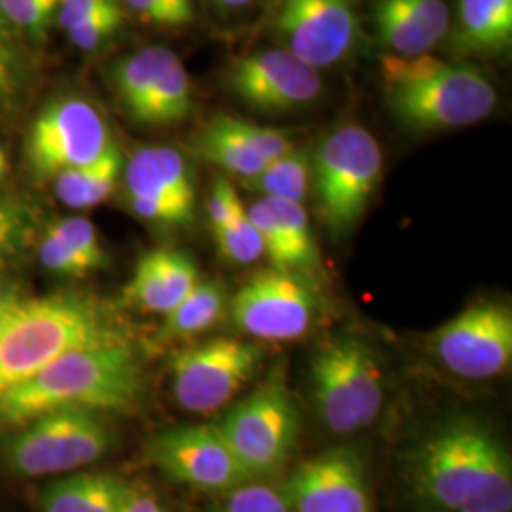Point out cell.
<instances>
[{
    "label": "cell",
    "mask_w": 512,
    "mask_h": 512,
    "mask_svg": "<svg viewBox=\"0 0 512 512\" xmlns=\"http://www.w3.org/2000/svg\"><path fill=\"white\" fill-rule=\"evenodd\" d=\"M262 359L258 344L230 336L179 349L171 359L175 399L192 414L217 412L253 380Z\"/></svg>",
    "instance_id": "ba28073f"
},
{
    "label": "cell",
    "mask_w": 512,
    "mask_h": 512,
    "mask_svg": "<svg viewBox=\"0 0 512 512\" xmlns=\"http://www.w3.org/2000/svg\"><path fill=\"white\" fill-rule=\"evenodd\" d=\"M243 183L266 200L302 203L311 184L310 152L306 148H291L287 154L266 165L262 173Z\"/></svg>",
    "instance_id": "4316f807"
},
{
    "label": "cell",
    "mask_w": 512,
    "mask_h": 512,
    "mask_svg": "<svg viewBox=\"0 0 512 512\" xmlns=\"http://www.w3.org/2000/svg\"><path fill=\"white\" fill-rule=\"evenodd\" d=\"M122 21H124V12L118 4L107 12H103L101 16L90 19V21L74 27L67 33H69V38H71V42L76 48L92 52V50H97L99 46H103L107 40H110L120 31Z\"/></svg>",
    "instance_id": "8d00e7d4"
},
{
    "label": "cell",
    "mask_w": 512,
    "mask_h": 512,
    "mask_svg": "<svg viewBox=\"0 0 512 512\" xmlns=\"http://www.w3.org/2000/svg\"><path fill=\"white\" fill-rule=\"evenodd\" d=\"M8 173V158H6V152L0 147V181L6 177Z\"/></svg>",
    "instance_id": "bcb514c9"
},
{
    "label": "cell",
    "mask_w": 512,
    "mask_h": 512,
    "mask_svg": "<svg viewBox=\"0 0 512 512\" xmlns=\"http://www.w3.org/2000/svg\"><path fill=\"white\" fill-rule=\"evenodd\" d=\"M213 234L217 239L220 253L230 262L253 264L260 256H264V245L247 215V207L239 211L238 217L232 224L213 230Z\"/></svg>",
    "instance_id": "4dcf8cb0"
},
{
    "label": "cell",
    "mask_w": 512,
    "mask_h": 512,
    "mask_svg": "<svg viewBox=\"0 0 512 512\" xmlns=\"http://www.w3.org/2000/svg\"><path fill=\"white\" fill-rule=\"evenodd\" d=\"M230 308L239 332L262 342H293L311 329L319 302L306 275L268 268L239 287Z\"/></svg>",
    "instance_id": "8fae6325"
},
{
    "label": "cell",
    "mask_w": 512,
    "mask_h": 512,
    "mask_svg": "<svg viewBox=\"0 0 512 512\" xmlns=\"http://www.w3.org/2000/svg\"><path fill=\"white\" fill-rule=\"evenodd\" d=\"M25 230V211L16 203H0V260L8 255Z\"/></svg>",
    "instance_id": "60d3db41"
},
{
    "label": "cell",
    "mask_w": 512,
    "mask_h": 512,
    "mask_svg": "<svg viewBox=\"0 0 512 512\" xmlns=\"http://www.w3.org/2000/svg\"><path fill=\"white\" fill-rule=\"evenodd\" d=\"M431 351L456 376L488 380L512 361V311L505 302L467 306L431 334Z\"/></svg>",
    "instance_id": "30bf717a"
},
{
    "label": "cell",
    "mask_w": 512,
    "mask_h": 512,
    "mask_svg": "<svg viewBox=\"0 0 512 512\" xmlns=\"http://www.w3.org/2000/svg\"><path fill=\"white\" fill-rule=\"evenodd\" d=\"M385 101L395 118L414 131L465 128L492 114V82L475 67L433 55H385Z\"/></svg>",
    "instance_id": "277c9868"
},
{
    "label": "cell",
    "mask_w": 512,
    "mask_h": 512,
    "mask_svg": "<svg viewBox=\"0 0 512 512\" xmlns=\"http://www.w3.org/2000/svg\"><path fill=\"white\" fill-rule=\"evenodd\" d=\"M143 370L126 338L67 351L0 399V423L19 427L57 408L126 412L143 397Z\"/></svg>",
    "instance_id": "6da1fadb"
},
{
    "label": "cell",
    "mask_w": 512,
    "mask_h": 512,
    "mask_svg": "<svg viewBox=\"0 0 512 512\" xmlns=\"http://www.w3.org/2000/svg\"><path fill=\"white\" fill-rule=\"evenodd\" d=\"M196 150L207 162L238 175L241 181L253 179L270 164L251 148L245 147L234 135H230L217 118H213L196 137Z\"/></svg>",
    "instance_id": "83f0119b"
},
{
    "label": "cell",
    "mask_w": 512,
    "mask_h": 512,
    "mask_svg": "<svg viewBox=\"0 0 512 512\" xmlns=\"http://www.w3.org/2000/svg\"><path fill=\"white\" fill-rule=\"evenodd\" d=\"M128 4L141 18L154 25L179 27L194 18L190 0H128Z\"/></svg>",
    "instance_id": "74e56055"
},
{
    "label": "cell",
    "mask_w": 512,
    "mask_h": 512,
    "mask_svg": "<svg viewBox=\"0 0 512 512\" xmlns=\"http://www.w3.org/2000/svg\"><path fill=\"white\" fill-rule=\"evenodd\" d=\"M147 461L169 480L203 494H228L253 480L220 435L217 423L165 429L148 442Z\"/></svg>",
    "instance_id": "9c48e42d"
},
{
    "label": "cell",
    "mask_w": 512,
    "mask_h": 512,
    "mask_svg": "<svg viewBox=\"0 0 512 512\" xmlns=\"http://www.w3.org/2000/svg\"><path fill=\"white\" fill-rule=\"evenodd\" d=\"M374 18L380 40L401 57L429 54L450 29L444 0H380Z\"/></svg>",
    "instance_id": "2e32d148"
},
{
    "label": "cell",
    "mask_w": 512,
    "mask_h": 512,
    "mask_svg": "<svg viewBox=\"0 0 512 512\" xmlns=\"http://www.w3.org/2000/svg\"><path fill=\"white\" fill-rule=\"evenodd\" d=\"M512 42V0H459L454 44L465 54H499Z\"/></svg>",
    "instance_id": "44dd1931"
},
{
    "label": "cell",
    "mask_w": 512,
    "mask_h": 512,
    "mask_svg": "<svg viewBox=\"0 0 512 512\" xmlns=\"http://www.w3.org/2000/svg\"><path fill=\"white\" fill-rule=\"evenodd\" d=\"M342 344L355 412L359 427L363 431L378 420L382 412L385 401L384 372L376 357V351L365 340L353 334H342Z\"/></svg>",
    "instance_id": "603a6c76"
},
{
    "label": "cell",
    "mask_w": 512,
    "mask_h": 512,
    "mask_svg": "<svg viewBox=\"0 0 512 512\" xmlns=\"http://www.w3.org/2000/svg\"><path fill=\"white\" fill-rule=\"evenodd\" d=\"M245 205L239 200L238 192L226 179H217L207 202V217L211 230H219L232 224Z\"/></svg>",
    "instance_id": "f35d334b"
},
{
    "label": "cell",
    "mask_w": 512,
    "mask_h": 512,
    "mask_svg": "<svg viewBox=\"0 0 512 512\" xmlns=\"http://www.w3.org/2000/svg\"><path fill=\"white\" fill-rule=\"evenodd\" d=\"M228 86L253 109L285 112L315 101L321 93V76L287 50H266L236 61Z\"/></svg>",
    "instance_id": "9a60e30c"
},
{
    "label": "cell",
    "mask_w": 512,
    "mask_h": 512,
    "mask_svg": "<svg viewBox=\"0 0 512 512\" xmlns=\"http://www.w3.org/2000/svg\"><path fill=\"white\" fill-rule=\"evenodd\" d=\"M311 393L317 414L334 435L361 431L344 361L342 334L330 338L311 359Z\"/></svg>",
    "instance_id": "ac0fdd59"
},
{
    "label": "cell",
    "mask_w": 512,
    "mask_h": 512,
    "mask_svg": "<svg viewBox=\"0 0 512 512\" xmlns=\"http://www.w3.org/2000/svg\"><path fill=\"white\" fill-rule=\"evenodd\" d=\"M114 340L124 336L86 296L23 298L0 327V399L67 351Z\"/></svg>",
    "instance_id": "3957f363"
},
{
    "label": "cell",
    "mask_w": 512,
    "mask_h": 512,
    "mask_svg": "<svg viewBox=\"0 0 512 512\" xmlns=\"http://www.w3.org/2000/svg\"><path fill=\"white\" fill-rule=\"evenodd\" d=\"M213 2L222 8H241V6H249L255 0H213Z\"/></svg>",
    "instance_id": "f6af8a7d"
},
{
    "label": "cell",
    "mask_w": 512,
    "mask_h": 512,
    "mask_svg": "<svg viewBox=\"0 0 512 512\" xmlns=\"http://www.w3.org/2000/svg\"><path fill=\"white\" fill-rule=\"evenodd\" d=\"M114 431L101 412L57 408L19 425L0 440V465L23 478L63 475L107 456Z\"/></svg>",
    "instance_id": "5b68a950"
},
{
    "label": "cell",
    "mask_w": 512,
    "mask_h": 512,
    "mask_svg": "<svg viewBox=\"0 0 512 512\" xmlns=\"http://www.w3.org/2000/svg\"><path fill=\"white\" fill-rule=\"evenodd\" d=\"M194 109V90L190 76L179 57L165 69L133 122L143 126H171L184 122Z\"/></svg>",
    "instance_id": "d4e9b609"
},
{
    "label": "cell",
    "mask_w": 512,
    "mask_h": 512,
    "mask_svg": "<svg viewBox=\"0 0 512 512\" xmlns=\"http://www.w3.org/2000/svg\"><path fill=\"white\" fill-rule=\"evenodd\" d=\"M198 283L200 272L190 256L173 249H154L139 258L126 296L139 310L167 315Z\"/></svg>",
    "instance_id": "e0dca14e"
},
{
    "label": "cell",
    "mask_w": 512,
    "mask_h": 512,
    "mask_svg": "<svg viewBox=\"0 0 512 512\" xmlns=\"http://www.w3.org/2000/svg\"><path fill=\"white\" fill-rule=\"evenodd\" d=\"M270 211L274 213L279 224V230L285 239L289 251V266L291 272L304 275L319 264L317 241L311 230L308 213L302 203L287 202V200H266Z\"/></svg>",
    "instance_id": "f1b7e54d"
},
{
    "label": "cell",
    "mask_w": 512,
    "mask_h": 512,
    "mask_svg": "<svg viewBox=\"0 0 512 512\" xmlns=\"http://www.w3.org/2000/svg\"><path fill=\"white\" fill-rule=\"evenodd\" d=\"M128 198H150L194 209V179L183 156L169 147L137 150L126 167Z\"/></svg>",
    "instance_id": "d6986e66"
},
{
    "label": "cell",
    "mask_w": 512,
    "mask_h": 512,
    "mask_svg": "<svg viewBox=\"0 0 512 512\" xmlns=\"http://www.w3.org/2000/svg\"><path fill=\"white\" fill-rule=\"evenodd\" d=\"M131 484L105 473H74L46 484L38 495L42 512H120Z\"/></svg>",
    "instance_id": "ffe728a7"
},
{
    "label": "cell",
    "mask_w": 512,
    "mask_h": 512,
    "mask_svg": "<svg viewBox=\"0 0 512 512\" xmlns=\"http://www.w3.org/2000/svg\"><path fill=\"white\" fill-rule=\"evenodd\" d=\"M217 427L253 480L279 475L293 456L300 431V412L283 374L274 370Z\"/></svg>",
    "instance_id": "52a82bcc"
},
{
    "label": "cell",
    "mask_w": 512,
    "mask_h": 512,
    "mask_svg": "<svg viewBox=\"0 0 512 512\" xmlns=\"http://www.w3.org/2000/svg\"><path fill=\"white\" fill-rule=\"evenodd\" d=\"M122 152L112 141L92 164L59 173L54 179L55 196L73 209H90L105 202L122 173Z\"/></svg>",
    "instance_id": "7402d4cb"
},
{
    "label": "cell",
    "mask_w": 512,
    "mask_h": 512,
    "mask_svg": "<svg viewBox=\"0 0 512 512\" xmlns=\"http://www.w3.org/2000/svg\"><path fill=\"white\" fill-rule=\"evenodd\" d=\"M21 300H23V296L18 289L12 283L0 279V327L12 315V311L18 308Z\"/></svg>",
    "instance_id": "ee69618b"
},
{
    "label": "cell",
    "mask_w": 512,
    "mask_h": 512,
    "mask_svg": "<svg viewBox=\"0 0 512 512\" xmlns=\"http://www.w3.org/2000/svg\"><path fill=\"white\" fill-rule=\"evenodd\" d=\"M38 258L40 264L59 277H86L95 272V264L84 255H80L69 243H65L59 236L48 228L46 234L38 243Z\"/></svg>",
    "instance_id": "d6a6232c"
},
{
    "label": "cell",
    "mask_w": 512,
    "mask_h": 512,
    "mask_svg": "<svg viewBox=\"0 0 512 512\" xmlns=\"http://www.w3.org/2000/svg\"><path fill=\"white\" fill-rule=\"evenodd\" d=\"M247 215L253 222V226L260 236V241L264 245V255L268 256L272 268L275 270H289V251L285 245L283 234L279 230V224L275 220L274 213L270 211L268 203L264 200H258L247 209Z\"/></svg>",
    "instance_id": "d590c367"
},
{
    "label": "cell",
    "mask_w": 512,
    "mask_h": 512,
    "mask_svg": "<svg viewBox=\"0 0 512 512\" xmlns=\"http://www.w3.org/2000/svg\"><path fill=\"white\" fill-rule=\"evenodd\" d=\"M114 6H118V0H61L57 23L61 29L71 31L74 27L101 16Z\"/></svg>",
    "instance_id": "ab89813d"
},
{
    "label": "cell",
    "mask_w": 512,
    "mask_h": 512,
    "mask_svg": "<svg viewBox=\"0 0 512 512\" xmlns=\"http://www.w3.org/2000/svg\"><path fill=\"white\" fill-rule=\"evenodd\" d=\"M55 236L69 243L80 255L86 256L95 264L97 270L105 268L109 264L107 253L101 247V241L97 236V230L90 220L73 217V219L57 220L52 226H48Z\"/></svg>",
    "instance_id": "e575fe53"
},
{
    "label": "cell",
    "mask_w": 512,
    "mask_h": 512,
    "mask_svg": "<svg viewBox=\"0 0 512 512\" xmlns=\"http://www.w3.org/2000/svg\"><path fill=\"white\" fill-rule=\"evenodd\" d=\"M120 512H167L162 501L152 494L148 488L131 484L128 497Z\"/></svg>",
    "instance_id": "7bdbcfd3"
},
{
    "label": "cell",
    "mask_w": 512,
    "mask_h": 512,
    "mask_svg": "<svg viewBox=\"0 0 512 512\" xmlns=\"http://www.w3.org/2000/svg\"><path fill=\"white\" fill-rule=\"evenodd\" d=\"M110 143L105 118L90 101L63 97L38 114L27 139V160L38 179H55L92 164Z\"/></svg>",
    "instance_id": "7c38bea8"
},
{
    "label": "cell",
    "mask_w": 512,
    "mask_h": 512,
    "mask_svg": "<svg viewBox=\"0 0 512 512\" xmlns=\"http://www.w3.org/2000/svg\"><path fill=\"white\" fill-rule=\"evenodd\" d=\"M175 57L177 55L169 52L167 48L150 46L124 57L114 67L112 84L122 107L128 110L131 120L143 107L156 82Z\"/></svg>",
    "instance_id": "484cf974"
},
{
    "label": "cell",
    "mask_w": 512,
    "mask_h": 512,
    "mask_svg": "<svg viewBox=\"0 0 512 512\" xmlns=\"http://www.w3.org/2000/svg\"><path fill=\"white\" fill-rule=\"evenodd\" d=\"M281 492L293 512H374L365 461L351 446L300 463Z\"/></svg>",
    "instance_id": "4fadbf2b"
},
{
    "label": "cell",
    "mask_w": 512,
    "mask_h": 512,
    "mask_svg": "<svg viewBox=\"0 0 512 512\" xmlns=\"http://www.w3.org/2000/svg\"><path fill=\"white\" fill-rule=\"evenodd\" d=\"M205 512H293L281 490L262 480H251L228 494Z\"/></svg>",
    "instance_id": "f546056e"
},
{
    "label": "cell",
    "mask_w": 512,
    "mask_h": 512,
    "mask_svg": "<svg viewBox=\"0 0 512 512\" xmlns=\"http://www.w3.org/2000/svg\"><path fill=\"white\" fill-rule=\"evenodd\" d=\"M61 0H0V12L14 27L42 37Z\"/></svg>",
    "instance_id": "836d02e7"
},
{
    "label": "cell",
    "mask_w": 512,
    "mask_h": 512,
    "mask_svg": "<svg viewBox=\"0 0 512 512\" xmlns=\"http://www.w3.org/2000/svg\"><path fill=\"white\" fill-rule=\"evenodd\" d=\"M217 120L230 135H234L245 147L251 148L268 162H274L279 156L287 154L291 148H294L287 133L281 129L256 126L232 116H217Z\"/></svg>",
    "instance_id": "1f68e13d"
},
{
    "label": "cell",
    "mask_w": 512,
    "mask_h": 512,
    "mask_svg": "<svg viewBox=\"0 0 512 512\" xmlns=\"http://www.w3.org/2000/svg\"><path fill=\"white\" fill-rule=\"evenodd\" d=\"M418 494L450 512H511V458L490 427L454 420L423 440L412 459Z\"/></svg>",
    "instance_id": "7a4b0ae2"
},
{
    "label": "cell",
    "mask_w": 512,
    "mask_h": 512,
    "mask_svg": "<svg viewBox=\"0 0 512 512\" xmlns=\"http://www.w3.org/2000/svg\"><path fill=\"white\" fill-rule=\"evenodd\" d=\"M275 29L287 52L319 71L351 52L359 18L353 0H279Z\"/></svg>",
    "instance_id": "5bb4252c"
},
{
    "label": "cell",
    "mask_w": 512,
    "mask_h": 512,
    "mask_svg": "<svg viewBox=\"0 0 512 512\" xmlns=\"http://www.w3.org/2000/svg\"><path fill=\"white\" fill-rule=\"evenodd\" d=\"M226 310V289L217 281H200L183 302L164 315L158 330L162 342L183 340L215 327Z\"/></svg>",
    "instance_id": "cb8c5ba5"
},
{
    "label": "cell",
    "mask_w": 512,
    "mask_h": 512,
    "mask_svg": "<svg viewBox=\"0 0 512 512\" xmlns=\"http://www.w3.org/2000/svg\"><path fill=\"white\" fill-rule=\"evenodd\" d=\"M384 171L382 148L361 126H342L311 156L319 215L336 236L351 232L372 200Z\"/></svg>",
    "instance_id": "8992f818"
},
{
    "label": "cell",
    "mask_w": 512,
    "mask_h": 512,
    "mask_svg": "<svg viewBox=\"0 0 512 512\" xmlns=\"http://www.w3.org/2000/svg\"><path fill=\"white\" fill-rule=\"evenodd\" d=\"M18 80V63L12 48L10 37L4 29V21L0 18V101L8 99L16 90Z\"/></svg>",
    "instance_id": "b9f144b4"
}]
</instances>
